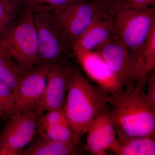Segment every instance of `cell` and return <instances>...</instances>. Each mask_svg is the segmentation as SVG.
<instances>
[{
    "label": "cell",
    "mask_w": 155,
    "mask_h": 155,
    "mask_svg": "<svg viewBox=\"0 0 155 155\" xmlns=\"http://www.w3.org/2000/svg\"><path fill=\"white\" fill-rule=\"evenodd\" d=\"M145 88H123L109 95L108 104L117 134L155 136V109L146 101Z\"/></svg>",
    "instance_id": "1"
},
{
    "label": "cell",
    "mask_w": 155,
    "mask_h": 155,
    "mask_svg": "<svg viewBox=\"0 0 155 155\" xmlns=\"http://www.w3.org/2000/svg\"><path fill=\"white\" fill-rule=\"evenodd\" d=\"M108 98L109 94L90 80L78 64L64 107L69 126L78 139L85 134L97 115L109 106Z\"/></svg>",
    "instance_id": "2"
},
{
    "label": "cell",
    "mask_w": 155,
    "mask_h": 155,
    "mask_svg": "<svg viewBox=\"0 0 155 155\" xmlns=\"http://www.w3.org/2000/svg\"><path fill=\"white\" fill-rule=\"evenodd\" d=\"M0 45L22 74L36 66L38 42L30 9L22 6L14 23L0 38Z\"/></svg>",
    "instance_id": "3"
},
{
    "label": "cell",
    "mask_w": 155,
    "mask_h": 155,
    "mask_svg": "<svg viewBox=\"0 0 155 155\" xmlns=\"http://www.w3.org/2000/svg\"><path fill=\"white\" fill-rule=\"evenodd\" d=\"M112 19L114 35L142 65L143 48L155 26V7L119 5L112 14Z\"/></svg>",
    "instance_id": "4"
},
{
    "label": "cell",
    "mask_w": 155,
    "mask_h": 155,
    "mask_svg": "<svg viewBox=\"0 0 155 155\" xmlns=\"http://www.w3.org/2000/svg\"><path fill=\"white\" fill-rule=\"evenodd\" d=\"M38 42L36 66L54 64L73 55L74 45L55 15L47 12H33Z\"/></svg>",
    "instance_id": "5"
},
{
    "label": "cell",
    "mask_w": 155,
    "mask_h": 155,
    "mask_svg": "<svg viewBox=\"0 0 155 155\" xmlns=\"http://www.w3.org/2000/svg\"><path fill=\"white\" fill-rule=\"evenodd\" d=\"M96 52L123 88H145L149 72L139 63L115 35Z\"/></svg>",
    "instance_id": "6"
},
{
    "label": "cell",
    "mask_w": 155,
    "mask_h": 155,
    "mask_svg": "<svg viewBox=\"0 0 155 155\" xmlns=\"http://www.w3.org/2000/svg\"><path fill=\"white\" fill-rule=\"evenodd\" d=\"M68 56L53 64L48 72L43 95L37 109L39 116L46 111L64 108L73 75L78 66Z\"/></svg>",
    "instance_id": "7"
},
{
    "label": "cell",
    "mask_w": 155,
    "mask_h": 155,
    "mask_svg": "<svg viewBox=\"0 0 155 155\" xmlns=\"http://www.w3.org/2000/svg\"><path fill=\"white\" fill-rule=\"evenodd\" d=\"M106 14H111L96 4L87 0H76L56 17L74 46L84 31L97 18Z\"/></svg>",
    "instance_id": "8"
},
{
    "label": "cell",
    "mask_w": 155,
    "mask_h": 155,
    "mask_svg": "<svg viewBox=\"0 0 155 155\" xmlns=\"http://www.w3.org/2000/svg\"><path fill=\"white\" fill-rule=\"evenodd\" d=\"M52 64L37 65L22 75L14 92L16 114L35 112L44 93Z\"/></svg>",
    "instance_id": "9"
},
{
    "label": "cell",
    "mask_w": 155,
    "mask_h": 155,
    "mask_svg": "<svg viewBox=\"0 0 155 155\" xmlns=\"http://www.w3.org/2000/svg\"><path fill=\"white\" fill-rule=\"evenodd\" d=\"M38 116L35 112H28L10 118L0 133V144L21 152L36 136Z\"/></svg>",
    "instance_id": "10"
},
{
    "label": "cell",
    "mask_w": 155,
    "mask_h": 155,
    "mask_svg": "<svg viewBox=\"0 0 155 155\" xmlns=\"http://www.w3.org/2000/svg\"><path fill=\"white\" fill-rule=\"evenodd\" d=\"M85 134L84 150L91 155L108 154L117 137L109 106L97 115Z\"/></svg>",
    "instance_id": "11"
},
{
    "label": "cell",
    "mask_w": 155,
    "mask_h": 155,
    "mask_svg": "<svg viewBox=\"0 0 155 155\" xmlns=\"http://www.w3.org/2000/svg\"><path fill=\"white\" fill-rule=\"evenodd\" d=\"M73 56L89 79L107 94H113L123 88L121 84L98 54L92 55L91 53H88Z\"/></svg>",
    "instance_id": "12"
},
{
    "label": "cell",
    "mask_w": 155,
    "mask_h": 155,
    "mask_svg": "<svg viewBox=\"0 0 155 155\" xmlns=\"http://www.w3.org/2000/svg\"><path fill=\"white\" fill-rule=\"evenodd\" d=\"M114 35L112 15L106 14L93 22L75 41L73 54L96 51Z\"/></svg>",
    "instance_id": "13"
},
{
    "label": "cell",
    "mask_w": 155,
    "mask_h": 155,
    "mask_svg": "<svg viewBox=\"0 0 155 155\" xmlns=\"http://www.w3.org/2000/svg\"><path fill=\"white\" fill-rule=\"evenodd\" d=\"M81 153L78 143L56 141L40 134L20 152L22 155H76Z\"/></svg>",
    "instance_id": "14"
},
{
    "label": "cell",
    "mask_w": 155,
    "mask_h": 155,
    "mask_svg": "<svg viewBox=\"0 0 155 155\" xmlns=\"http://www.w3.org/2000/svg\"><path fill=\"white\" fill-rule=\"evenodd\" d=\"M109 152L115 155H155V136L128 137L117 134Z\"/></svg>",
    "instance_id": "15"
},
{
    "label": "cell",
    "mask_w": 155,
    "mask_h": 155,
    "mask_svg": "<svg viewBox=\"0 0 155 155\" xmlns=\"http://www.w3.org/2000/svg\"><path fill=\"white\" fill-rule=\"evenodd\" d=\"M23 75L0 45V82L9 87L14 93Z\"/></svg>",
    "instance_id": "16"
},
{
    "label": "cell",
    "mask_w": 155,
    "mask_h": 155,
    "mask_svg": "<svg viewBox=\"0 0 155 155\" xmlns=\"http://www.w3.org/2000/svg\"><path fill=\"white\" fill-rule=\"evenodd\" d=\"M22 7L19 0H0V38L14 23Z\"/></svg>",
    "instance_id": "17"
},
{
    "label": "cell",
    "mask_w": 155,
    "mask_h": 155,
    "mask_svg": "<svg viewBox=\"0 0 155 155\" xmlns=\"http://www.w3.org/2000/svg\"><path fill=\"white\" fill-rule=\"evenodd\" d=\"M38 134L53 140L63 142L79 143L80 140L68 124H61L38 128Z\"/></svg>",
    "instance_id": "18"
},
{
    "label": "cell",
    "mask_w": 155,
    "mask_h": 155,
    "mask_svg": "<svg viewBox=\"0 0 155 155\" xmlns=\"http://www.w3.org/2000/svg\"><path fill=\"white\" fill-rule=\"evenodd\" d=\"M22 6L32 12H47L58 15L70 3L76 0H19Z\"/></svg>",
    "instance_id": "19"
},
{
    "label": "cell",
    "mask_w": 155,
    "mask_h": 155,
    "mask_svg": "<svg viewBox=\"0 0 155 155\" xmlns=\"http://www.w3.org/2000/svg\"><path fill=\"white\" fill-rule=\"evenodd\" d=\"M141 63L148 72L155 70V26L150 32L143 48Z\"/></svg>",
    "instance_id": "20"
},
{
    "label": "cell",
    "mask_w": 155,
    "mask_h": 155,
    "mask_svg": "<svg viewBox=\"0 0 155 155\" xmlns=\"http://www.w3.org/2000/svg\"><path fill=\"white\" fill-rule=\"evenodd\" d=\"M0 109L2 117L11 118L16 113V103L14 92L9 87L0 82Z\"/></svg>",
    "instance_id": "21"
},
{
    "label": "cell",
    "mask_w": 155,
    "mask_h": 155,
    "mask_svg": "<svg viewBox=\"0 0 155 155\" xmlns=\"http://www.w3.org/2000/svg\"><path fill=\"white\" fill-rule=\"evenodd\" d=\"M61 124H69L64 108L46 111L38 119V128Z\"/></svg>",
    "instance_id": "22"
},
{
    "label": "cell",
    "mask_w": 155,
    "mask_h": 155,
    "mask_svg": "<svg viewBox=\"0 0 155 155\" xmlns=\"http://www.w3.org/2000/svg\"><path fill=\"white\" fill-rule=\"evenodd\" d=\"M145 98L149 105L155 109V70L148 75L145 88Z\"/></svg>",
    "instance_id": "23"
},
{
    "label": "cell",
    "mask_w": 155,
    "mask_h": 155,
    "mask_svg": "<svg viewBox=\"0 0 155 155\" xmlns=\"http://www.w3.org/2000/svg\"><path fill=\"white\" fill-rule=\"evenodd\" d=\"M101 6L108 12L113 14L120 4V0H87Z\"/></svg>",
    "instance_id": "24"
},
{
    "label": "cell",
    "mask_w": 155,
    "mask_h": 155,
    "mask_svg": "<svg viewBox=\"0 0 155 155\" xmlns=\"http://www.w3.org/2000/svg\"><path fill=\"white\" fill-rule=\"evenodd\" d=\"M119 5L137 8L155 7V0H120Z\"/></svg>",
    "instance_id": "25"
},
{
    "label": "cell",
    "mask_w": 155,
    "mask_h": 155,
    "mask_svg": "<svg viewBox=\"0 0 155 155\" xmlns=\"http://www.w3.org/2000/svg\"><path fill=\"white\" fill-rule=\"evenodd\" d=\"M20 152L5 145L0 144V155H20Z\"/></svg>",
    "instance_id": "26"
},
{
    "label": "cell",
    "mask_w": 155,
    "mask_h": 155,
    "mask_svg": "<svg viewBox=\"0 0 155 155\" xmlns=\"http://www.w3.org/2000/svg\"><path fill=\"white\" fill-rule=\"evenodd\" d=\"M0 117H3L2 112H1V109H0Z\"/></svg>",
    "instance_id": "27"
}]
</instances>
